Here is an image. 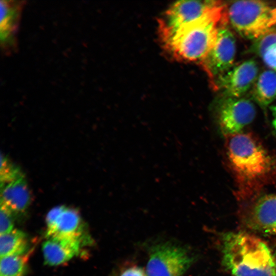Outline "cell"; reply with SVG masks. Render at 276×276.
<instances>
[{"instance_id":"20","label":"cell","mask_w":276,"mask_h":276,"mask_svg":"<svg viewBox=\"0 0 276 276\" xmlns=\"http://www.w3.org/2000/svg\"><path fill=\"white\" fill-rule=\"evenodd\" d=\"M12 214L6 208L1 206L0 211V233L1 235L13 231L14 222Z\"/></svg>"},{"instance_id":"9","label":"cell","mask_w":276,"mask_h":276,"mask_svg":"<svg viewBox=\"0 0 276 276\" xmlns=\"http://www.w3.org/2000/svg\"><path fill=\"white\" fill-rule=\"evenodd\" d=\"M252 199L241 209L242 223L251 231L276 236V194Z\"/></svg>"},{"instance_id":"2","label":"cell","mask_w":276,"mask_h":276,"mask_svg":"<svg viewBox=\"0 0 276 276\" xmlns=\"http://www.w3.org/2000/svg\"><path fill=\"white\" fill-rule=\"evenodd\" d=\"M222 262L233 276H276V261L268 246L245 232L222 236Z\"/></svg>"},{"instance_id":"5","label":"cell","mask_w":276,"mask_h":276,"mask_svg":"<svg viewBox=\"0 0 276 276\" xmlns=\"http://www.w3.org/2000/svg\"><path fill=\"white\" fill-rule=\"evenodd\" d=\"M193 261L192 255L182 247L170 243L154 246L146 268L147 276H182Z\"/></svg>"},{"instance_id":"13","label":"cell","mask_w":276,"mask_h":276,"mask_svg":"<svg viewBox=\"0 0 276 276\" xmlns=\"http://www.w3.org/2000/svg\"><path fill=\"white\" fill-rule=\"evenodd\" d=\"M81 243L75 239L48 238L42 247L45 263L57 266L68 261L79 253Z\"/></svg>"},{"instance_id":"16","label":"cell","mask_w":276,"mask_h":276,"mask_svg":"<svg viewBox=\"0 0 276 276\" xmlns=\"http://www.w3.org/2000/svg\"><path fill=\"white\" fill-rule=\"evenodd\" d=\"M250 50L270 70L276 72V27L254 41Z\"/></svg>"},{"instance_id":"4","label":"cell","mask_w":276,"mask_h":276,"mask_svg":"<svg viewBox=\"0 0 276 276\" xmlns=\"http://www.w3.org/2000/svg\"><path fill=\"white\" fill-rule=\"evenodd\" d=\"M228 25L254 41L276 27V5L261 1H235L226 6Z\"/></svg>"},{"instance_id":"14","label":"cell","mask_w":276,"mask_h":276,"mask_svg":"<svg viewBox=\"0 0 276 276\" xmlns=\"http://www.w3.org/2000/svg\"><path fill=\"white\" fill-rule=\"evenodd\" d=\"M31 201V193L24 177L1 187V206L12 214L24 213Z\"/></svg>"},{"instance_id":"23","label":"cell","mask_w":276,"mask_h":276,"mask_svg":"<svg viewBox=\"0 0 276 276\" xmlns=\"http://www.w3.org/2000/svg\"><path fill=\"white\" fill-rule=\"evenodd\" d=\"M274 257H275V261H276V250H275V252L274 254Z\"/></svg>"},{"instance_id":"6","label":"cell","mask_w":276,"mask_h":276,"mask_svg":"<svg viewBox=\"0 0 276 276\" xmlns=\"http://www.w3.org/2000/svg\"><path fill=\"white\" fill-rule=\"evenodd\" d=\"M223 4L217 1H181L175 3L166 10L159 20L162 39L179 28L204 16Z\"/></svg>"},{"instance_id":"3","label":"cell","mask_w":276,"mask_h":276,"mask_svg":"<svg viewBox=\"0 0 276 276\" xmlns=\"http://www.w3.org/2000/svg\"><path fill=\"white\" fill-rule=\"evenodd\" d=\"M228 21L223 4L204 16L185 25L162 39L176 58L201 62L212 49L221 25Z\"/></svg>"},{"instance_id":"7","label":"cell","mask_w":276,"mask_h":276,"mask_svg":"<svg viewBox=\"0 0 276 276\" xmlns=\"http://www.w3.org/2000/svg\"><path fill=\"white\" fill-rule=\"evenodd\" d=\"M236 41L228 21L225 22L220 27L212 49L200 62L212 84L234 65Z\"/></svg>"},{"instance_id":"17","label":"cell","mask_w":276,"mask_h":276,"mask_svg":"<svg viewBox=\"0 0 276 276\" xmlns=\"http://www.w3.org/2000/svg\"><path fill=\"white\" fill-rule=\"evenodd\" d=\"M28 247L26 234L20 230L14 229L0 237L1 257L24 254Z\"/></svg>"},{"instance_id":"8","label":"cell","mask_w":276,"mask_h":276,"mask_svg":"<svg viewBox=\"0 0 276 276\" xmlns=\"http://www.w3.org/2000/svg\"><path fill=\"white\" fill-rule=\"evenodd\" d=\"M256 114L254 103L243 97L223 96L216 109L218 124L221 132L226 136L241 132L252 122Z\"/></svg>"},{"instance_id":"11","label":"cell","mask_w":276,"mask_h":276,"mask_svg":"<svg viewBox=\"0 0 276 276\" xmlns=\"http://www.w3.org/2000/svg\"><path fill=\"white\" fill-rule=\"evenodd\" d=\"M25 3L24 1H1V47L5 55H10L17 49V33Z\"/></svg>"},{"instance_id":"22","label":"cell","mask_w":276,"mask_h":276,"mask_svg":"<svg viewBox=\"0 0 276 276\" xmlns=\"http://www.w3.org/2000/svg\"><path fill=\"white\" fill-rule=\"evenodd\" d=\"M272 115V125L276 131V105L270 107Z\"/></svg>"},{"instance_id":"19","label":"cell","mask_w":276,"mask_h":276,"mask_svg":"<svg viewBox=\"0 0 276 276\" xmlns=\"http://www.w3.org/2000/svg\"><path fill=\"white\" fill-rule=\"evenodd\" d=\"M0 172L1 187L24 177L19 169L2 154L1 156Z\"/></svg>"},{"instance_id":"1","label":"cell","mask_w":276,"mask_h":276,"mask_svg":"<svg viewBox=\"0 0 276 276\" xmlns=\"http://www.w3.org/2000/svg\"><path fill=\"white\" fill-rule=\"evenodd\" d=\"M226 136V158L238 196L242 199L253 198L274 177L276 159L250 133L241 132Z\"/></svg>"},{"instance_id":"12","label":"cell","mask_w":276,"mask_h":276,"mask_svg":"<svg viewBox=\"0 0 276 276\" xmlns=\"http://www.w3.org/2000/svg\"><path fill=\"white\" fill-rule=\"evenodd\" d=\"M83 225L78 210L63 205L55 221L47 226L46 237L70 238L82 241Z\"/></svg>"},{"instance_id":"15","label":"cell","mask_w":276,"mask_h":276,"mask_svg":"<svg viewBox=\"0 0 276 276\" xmlns=\"http://www.w3.org/2000/svg\"><path fill=\"white\" fill-rule=\"evenodd\" d=\"M253 100L265 108L276 99V72L270 69L259 74L251 88Z\"/></svg>"},{"instance_id":"18","label":"cell","mask_w":276,"mask_h":276,"mask_svg":"<svg viewBox=\"0 0 276 276\" xmlns=\"http://www.w3.org/2000/svg\"><path fill=\"white\" fill-rule=\"evenodd\" d=\"M29 257V252L1 257L0 276H24Z\"/></svg>"},{"instance_id":"10","label":"cell","mask_w":276,"mask_h":276,"mask_svg":"<svg viewBox=\"0 0 276 276\" xmlns=\"http://www.w3.org/2000/svg\"><path fill=\"white\" fill-rule=\"evenodd\" d=\"M259 75V66L254 59L234 65L213 84L224 97L241 98L251 88Z\"/></svg>"},{"instance_id":"21","label":"cell","mask_w":276,"mask_h":276,"mask_svg":"<svg viewBox=\"0 0 276 276\" xmlns=\"http://www.w3.org/2000/svg\"><path fill=\"white\" fill-rule=\"evenodd\" d=\"M120 276H147V275L142 268L137 266H132L124 269Z\"/></svg>"}]
</instances>
